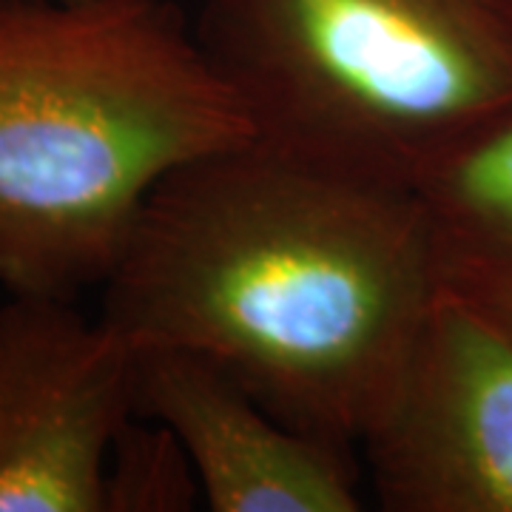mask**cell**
<instances>
[{"label":"cell","mask_w":512,"mask_h":512,"mask_svg":"<svg viewBox=\"0 0 512 512\" xmlns=\"http://www.w3.org/2000/svg\"><path fill=\"white\" fill-rule=\"evenodd\" d=\"M439 293L416 191L359 183L254 137L171 171L103 282L128 348H183L274 416L359 447Z\"/></svg>","instance_id":"obj_1"},{"label":"cell","mask_w":512,"mask_h":512,"mask_svg":"<svg viewBox=\"0 0 512 512\" xmlns=\"http://www.w3.org/2000/svg\"><path fill=\"white\" fill-rule=\"evenodd\" d=\"M245 140L174 0H0V285H103L148 194Z\"/></svg>","instance_id":"obj_2"},{"label":"cell","mask_w":512,"mask_h":512,"mask_svg":"<svg viewBox=\"0 0 512 512\" xmlns=\"http://www.w3.org/2000/svg\"><path fill=\"white\" fill-rule=\"evenodd\" d=\"M194 32L256 143L359 183L416 191L512 106L495 0H200Z\"/></svg>","instance_id":"obj_3"},{"label":"cell","mask_w":512,"mask_h":512,"mask_svg":"<svg viewBox=\"0 0 512 512\" xmlns=\"http://www.w3.org/2000/svg\"><path fill=\"white\" fill-rule=\"evenodd\" d=\"M134 416V350L72 299L0 308V512H103L106 467Z\"/></svg>","instance_id":"obj_4"},{"label":"cell","mask_w":512,"mask_h":512,"mask_svg":"<svg viewBox=\"0 0 512 512\" xmlns=\"http://www.w3.org/2000/svg\"><path fill=\"white\" fill-rule=\"evenodd\" d=\"M390 512H512V333L439 291L362 444Z\"/></svg>","instance_id":"obj_5"},{"label":"cell","mask_w":512,"mask_h":512,"mask_svg":"<svg viewBox=\"0 0 512 512\" xmlns=\"http://www.w3.org/2000/svg\"><path fill=\"white\" fill-rule=\"evenodd\" d=\"M134 350V416L174 430L214 512L362 510L353 450L293 430L234 373L183 348Z\"/></svg>","instance_id":"obj_6"},{"label":"cell","mask_w":512,"mask_h":512,"mask_svg":"<svg viewBox=\"0 0 512 512\" xmlns=\"http://www.w3.org/2000/svg\"><path fill=\"white\" fill-rule=\"evenodd\" d=\"M416 197L439 291L512 333V106L430 165Z\"/></svg>","instance_id":"obj_7"},{"label":"cell","mask_w":512,"mask_h":512,"mask_svg":"<svg viewBox=\"0 0 512 512\" xmlns=\"http://www.w3.org/2000/svg\"><path fill=\"white\" fill-rule=\"evenodd\" d=\"M197 495L200 481L174 430L131 416L111 447L103 512H183Z\"/></svg>","instance_id":"obj_8"},{"label":"cell","mask_w":512,"mask_h":512,"mask_svg":"<svg viewBox=\"0 0 512 512\" xmlns=\"http://www.w3.org/2000/svg\"><path fill=\"white\" fill-rule=\"evenodd\" d=\"M495 3H498V12H501L504 26H507V32L512 37V0H495Z\"/></svg>","instance_id":"obj_9"}]
</instances>
